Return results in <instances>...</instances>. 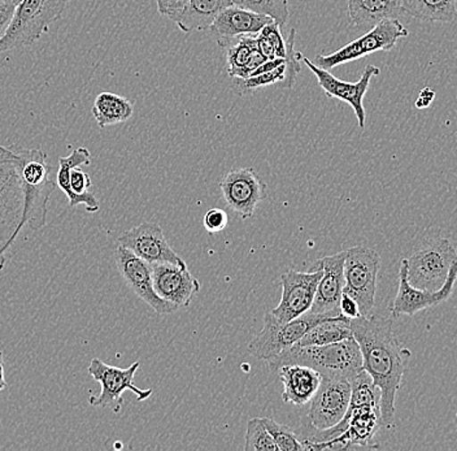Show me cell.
Masks as SVG:
<instances>
[{
    "mask_svg": "<svg viewBox=\"0 0 457 451\" xmlns=\"http://www.w3.org/2000/svg\"><path fill=\"white\" fill-rule=\"evenodd\" d=\"M393 321L381 316L351 319L353 338L362 354V367L381 392L382 427L390 428L395 419L396 394L402 385L411 351L394 332Z\"/></svg>",
    "mask_w": 457,
    "mask_h": 451,
    "instance_id": "1",
    "label": "cell"
},
{
    "mask_svg": "<svg viewBox=\"0 0 457 451\" xmlns=\"http://www.w3.org/2000/svg\"><path fill=\"white\" fill-rule=\"evenodd\" d=\"M284 364H303L321 373L322 378H341L353 381L364 371L362 354L353 337L321 347H296L268 361L273 372Z\"/></svg>",
    "mask_w": 457,
    "mask_h": 451,
    "instance_id": "2",
    "label": "cell"
},
{
    "mask_svg": "<svg viewBox=\"0 0 457 451\" xmlns=\"http://www.w3.org/2000/svg\"><path fill=\"white\" fill-rule=\"evenodd\" d=\"M8 147L14 154V162L24 187L25 227L37 232L47 222L48 202L55 190L47 155L37 148H25L19 145Z\"/></svg>",
    "mask_w": 457,
    "mask_h": 451,
    "instance_id": "3",
    "label": "cell"
},
{
    "mask_svg": "<svg viewBox=\"0 0 457 451\" xmlns=\"http://www.w3.org/2000/svg\"><path fill=\"white\" fill-rule=\"evenodd\" d=\"M68 3L70 0H22L14 10L7 33L0 39V53L37 44L62 17Z\"/></svg>",
    "mask_w": 457,
    "mask_h": 451,
    "instance_id": "4",
    "label": "cell"
},
{
    "mask_svg": "<svg viewBox=\"0 0 457 451\" xmlns=\"http://www.w3.org/2000/svg\"><path fill=\"white\" fill-rule=\"evenodd\" d=\"M25 227V191L14 158L0 161V271L5 254Z\"/></svg>",
    "mask_w": 457,
    "mask_h": 451,
    "instance_id": "5",
    "label": "cell"
},
{
    "mask_svg": "<svg viewBox=\"0 0 457 451\" xmlns=\"http://www.w3.org/2000/svg\"><path fill=\"white\" fill-rule=\"evenodd\" d=\"M343 316V315H338ZM330 313H314L308 311L304 315L288 322H279L271 315L264 316V327L248 345V351L262 361H270L285 350L298 344L311 328L328 319L338 318Z\"/></svg>",
    "mask_w": 457,
    "mask_h": 451,
    "instance_id": "6",
    "label": "cell"
},
{
    "mask_svg": "<svg viewBox=\"0 0 457 451\" xmlns=\"http://www.w3.org/2000/svg\"><path fill=\"white\" fill-rule=\"evenodd\" d=\"M408 36H410V30L398 19L385 20L371 28L364 36L343 46L336 53L328 54V55L320 54L314 58L313 63L322 70H333L338 65L355 62L357 59L365 58L378 51L393 50L400 38H407Z\"/></svg>",
    "mask_w": 457,
    "mask_h": 451,
    "instance_id": "7",
    "label": "cell"
},
{
    "mask_svg": "<svg viewBox=\"0 0 457 451\" xmlns=\"http://www.w3.org/2000/svg\"><path fill=\"white\" fill-rule=\"evenodd\" d=\"M381 258L371 248L356 246L345 250V290L360 307L361 316L373 315L376 306L377 277Z\"/></svg>",
    "mask_w": 457,
    "mask_h": 451,
    "instance_id": "8",
    "label": "cell"
},
{
    "mask_svg": "<svg viewBox=\"0 0 457 451\" xmlns=\"http://www.w3.org/2000/svg\"><path fill=\"white\" fill-rule=\"evenodd\" d=\"M457 262V251L453 242L439 238L428 242L407 259L408 281L417 289H441L451 267Z\"/></svg>",
    "mask_w": 457,
    "mask_h": 451,
    "instance_id": "9",
    "label": "cell"
},
{
    "mask_svg": "<svg viewBox=\"0 0 457 451\" xmlns=\"http://www.w3.org/2000/svg\"><path fill=\"white\" fill-rule=\"evenodd\" d=\"M139 362L128 368L114 367L104 363L98 358H94L88 365V375L102 385L99 396L91 397L88 404L94 407H113L114 413H119L122 406V393L133 392L138 401H145L153 396V389H139L134 385Z\"/></svg>",
    "mask_w": 457,
    "mask_h": 451,
    "instance_id": "10",
    "label": "cell"
},
{
    "mask_svg": "<svg viewBox=\"0 0 457 451\" xmlns=\"http://www.w3.org/2000/svg\"><path fill=\"white\" fill-rule=\"evenodd\" d=\"M322 273L324 270L319 264L311 272L288 271L284 273L281 276V301L271 310V315L279 322H288L307 313L312 307Z\"/></svg>",
    "mask_w": 457,
    "mask_h": 451,
    "instance_id": "11",
    "label": "cell"
},
{
    "mask_svg": "<svg viewBox=\"0 0 457 451\" xmlns=\"http://www.w3.org/2000/svg\"><path fill=\"white\" fill-rule=\"evenodd\" d=\"M114 261L125 284L155 313L167 315L179 310L176 305L165 301L156 293L151 264L138 258L136 254L121 245H119L114 251Z\"/></svg>",
    "mask_w": 457,
    "mask_h": 451,
    "instance_id": "12",
    "label": "cell"
},
{
    "mask_svg": "<svg viewBox=\"0 0 457 451\" xmlns=\"http://www.w3.org/2000/svg\"><path fill=\"white\" fill-rule=\"evenodd\" d=\"M91 163L87 148L79 147L71 151V155L60 158L56 182L68 196L71 207L85 205L86 213H98L100 205L96 194L90 191L91 177L81 167Z\"/></svg>",
    "mask_w": 457,
    "mask_h": 451,
    "instance_id": "13",
    "label": "cell"
},
{
    "mask_svg": "<svg viewBox=\"0 0 457 451\" xmlns=\"http://www.w3.org/2000/svg\"><path fill=\"white\" fill-rule=\"evenodd\" d=\"M298 56L300 62L304 63V64L310 68L311 72L316 77L320 88L325 91L328 98H336L338 99V101L347 103V104L351 105L353 113H355L360 129H364L365 122H367L364 96L365 94L368 93L371 79L378 76V68L374 67V65H368L364 72H362L361 77H360L359 81L347 82L337 79V77L333 76L328 71L317 67L312 60L305 58V56H303L302 53H298Z\"/></svg>",
    "mask_w": 457,
    "mask_h": 451,
    "instance_id": "14",
    "label": "cell"
},
{
    "mask_svg": "<svg viewBox=\"0 0 457 451\" xmlns=\"http://www.w3.org/2000/svg\"><path fill=\"white\" fill-rule=\"evenodd\" d=\"M219 187L228 207L243 220L253 218L257 205L267 196V184L253 168L230 171Z\"/></svg>",
    "mask_w": 457,
    "mask_h": 451,
    "instance_id": "15",
    "label": "cell"
},
{
    "mask_svg": "<svg viewBox=\"0 0 457 451\" xmlns=\"http://www.w3.org/2000/svg\"><path fill=\"white\" fill-rule=\"evenodd\" d=\"M408 264L407 259H403L400 263L399 270V289L394 299L393 306L390 307L391 315L394 318L400 316H414L420 311L436 306L442 302L447 301L453 294L457 280V262L453 263L448 273L447 280L441 289L436 291H427L417 289L408 281Z\"/></svg>",
    "mask_w": 457,
    "mask_h": 451,
    "instance_id": "16",
    "label": "cell"
},
{
    "mask_svg": "<svg viewBox=\"0 0 457 451\" xmlns=\"http://www.w3.org/2000/svg\"><path fill=\"white\" fill-rule=\"evenodd\" d=\"M351 381L341 378H322L311 399L307 416L317 430H328L345 418L351 402Z\"/></svg>",
    "mask_w": 457,
    "mask_h": 451,
    "instance_id": "17",
    "label": "cell"
},
{
    "mask_svg": "<svg viewBox=\"0 0 457 451\" xmlns=\"http://www.w3.org/2000/svg\"><path fill=\"white\" fill-rule=\"evenodd\" d=\"M117 242L148 264L173 263L186 265L184 259L171 248L157 222H142L138 227L122 233Z\"/></svg>",
    "mask_w": 457,
    "mask_h": 451,
    "instance_id": "18",
    "label": "cell"
},
{
    "mask_svg": "<svg viewBox=\"0 0 457 451\" xmlns=\"http://www.w3.org/2000/svg\"><path fill=\"white\" fill-rule=\"evenodd\" d=\"M151 270L156 293L179 308L190 306L202 288L198 279L191 275L187 265L155 263L151 264Z\"/></svg>",
    "mask_w": 457,
    "mask_h": 451,
    "instance_id": "19",
    "label": "cell"
},
{
    "mask_svg": "<svg viewBox=\"0 0 457 451\" xmlns=\"http://www.w3.org/2000/svg\"><path fill=\"white\" fill-rule=\"evenodd\" d=\"M345 251H341L316 262V264L321 265L324 273L317 287L311 313L342 315L339 305L345 290Z\"/></svg>",
    "mask_w": 457,
    "mask_h": 451,
    "instance_id": "20",
    "label": "cell"
},
{
    "mask_svg": "<svg viewBox=\"0 0 457 451\" xmlns=\"http://www.w3.org/2000/svg\"><path fill=\"white\" fill-rule=\"evenodd\" d=\"M295 29H291L287 41V56L285 62L278 67L267 73L256 74L247 79H234L233 90L239 96L255 93L262 88L271 85L282 84L285 88H291L295 85V79L300 72V60L295 51Z\"/></svg>",
    "mask_w": 457,
    "mask_h": 451,
    "instance_id": "21",
    "label": "cell"
},
{
    "mask_svg": "<svg viewBox=\"0 0 457 451\" xmlns=\"http://www.w3.org/2000/svg\"><path fill=\"white\" fill-rule=\"evenodd\" d=\"M270 21L273 19L270 16L231 4L217 16L210 30L216 41L241 36H256Z\"/></svg>",
    "mask_w": 457,
    "mask_h": 451,
    "instance_id": "22",
    "label": "cell"
},
{
    "mask_svg": "<svg viewBox=\"0 0 457 451\" xmlns=\"http://www.w3.org/2000/svg\"><path fill=\"white\" fill-rule=\"evenodd\" d=\"M276 373L284 384L282 398L295 406L311 402L322 380L321 373L303 364H284L277 368Z\"/></svg>",
    "mask_w": 457,
    "mask_h": 451,
    "instance_id": "23",
    "label": "cell"
},
{
    "mask_svg": "<svg viewBox=\"0 0 457 451\" xmlns=\"http://www.w3.org/2000/svg\"><path fill=\"white\" fill-rule=\"evenodd\" d=\"M217 44L227 51L228 73L231 79H247L267 58L257 50L255 36L220 39Z\"/></svg>",
    "mask_w": 457,
    "mask_h": 451,
    "instance_id": "24",
    "label": "cell"
},
{
    "mask_svg": "<svg viewBox=\"0 0 457 451\" xmlns=\"http://www.w3.org/2000/svg\"><path fill=\"white\" fill-rule=\"evenodd\" d=\"M231 4V0H188L173 21L186 34L208 30L217 16Z\"/></svg>",
    "mask_w": 457,
    "mask_h": 451,
    "instance_id": "25",
    "label": "cell"
},
{
    "mask_svg": "<svg viewBox=\"0 0 457 451\" xmlns=\"http://www.w3.org/2000/svg\"><path fill=\"white\" fill-rule=\"evenodd\" d=\"M347 11L351 24L373 28L385 20L398 19L402 0H347Z\"/></svg>",
    "mask_w": 457,
    "mask_h": 451,
    "instance_id": "26",
    "label": "cell"
},
{
    "mask_svg": "<svg viewBox=\"0 0 457 451\" xmlns=\"http://www.w3.org/2000/svg\"><path fill=\"white\" fill-rule=\"evenodd\" d=\"M133 113V103L113 93L99 94L93 104L94 119L98 122L100 129L122 124L131 119Z\"/></svg>",
    "mask_w": 457,
    "mask_h": 451,
    "instance_id": "27",
    "label": "cell"
},
{
    "mask_svg": "<svg viewBox=\"0 0 457 451\" xmlns=\"http://www.w3.org/2000/svg\"><path fill=\"white\" fill-rule=\"evenodd\" d=\"M403 13L424 22H453L457 0H402Z\"/></svg>",
    "mask_w": 457,
    "mask_h": 451,
    "instance_id": "28",
    "label": "cell"
},
{
    "mask_svg": "<svg viewBox=\"0 0 457 451\" xmlns=\"http://www.w3.org/2000/svg\"><path fill=\"white\" fill-rule=\"evenodd\" d=\"M350 337H353L350 319L338 316V318L328 319L314 325L295 345L296 347H321V345L343 341Z\"/></svg>",
    "mask_w": 457,
    "mask_h": 451,
    "instance_id": "29",
    "label": "cell"
},
{
    "mask_svg": "<svg viewBox=\"0 0 457 451\" xmlns=\"http://www.w3.org/2000/svg\"><path fill=\"white\" fill-rule=\"evenodd\" d=\"M257 50L267 58L286 59L287 56V44L281 33V25L278 22L270 21L265 25L259 34H256Z\"/></svg>",
    "mask_w": 457,
    "mask_h": 451,
    "instance_id": "30",
    "label": "cell"
},
{
    "mask_svg": "<svg viewBox=\"0 0 457 451\" xmlns=\"http://www.w3.org/2000/svg\"><path fill=\"white\" fill-rule=\"evenodd\" d=\"M234 5L270 16L281 27L287 24L290 17L288 0H231Z\"/></svg>",
    "mask_w": 457,
    "mask_h": 451,
    "instance_id": "31",
    "label": "cell"
},
{
    "mask_svg": "<svg viewBox=\"0 0 457 451\" xmlns=\"http://www.w3.org/2000/svg\"><path fill=\"white\" fill-rule=\"evenodd\" d=\"M245 451H278L273 437L268 432L262 419H251L245 432Z\"/></svg>",
    "mask_w": 457,
    "mask_h": 451,
    "instance_id": "32",
    "label": "cell"
},
{
    "mask_svg": "<svg viewBox=\"0 0 457 451\" xmlns=\"http://www.w3.org/2000/svg\"><path fill=\"white\" fill-rule=\"evenodd\" d=\"M262 421L264 422L268 432L273 437L278 451L304 450L299 442L298 437H296L295 432L291 428L279 424V422L273 421V419L262 418Z\"/></svg>",
    "mask_w": 457,
    "mask_h": 451,
    "instance_id": "33",
    "label": "cell"
},
{
    "mask_svg": "<svg viewBox=\"0 0 457 451\" xmlns=\"http://www.w3.org/2000/svg\"><path fill=\"white\" fill-rule=\"evenodd\" d=\"M228 213L221 208H212L205 213L203 224H204L205 230L211 234L222 232L228 227Z\"/></svg>",
    "mask_w": 457,
    "mask_h": 451,
    "instance_id": "34",
    "label": "cell"
},
{
    "mask_svg": "<svg viewBox=\"0 0 457 451\" xmlns=\"http://www.w3.org/2000/svg\"><path fill=\"white\" fill-rule=\"evenodd\" d=\"M187 2L188 0H156L157 13L162 16L170 17L173 21Z\"/></svg>",
    "mask_w": 457,
    "mask_h": 451,
    "instance_id": "35",
    "label": "cell"
},
{
    "mask_svg": "<svg viewBox=\"0 0 457 451\" xmlns=\"http://www.w3.org/2000/svg\"><path fill=\"white\" fill-rule=\"evenodd\" d=\"M339 308H341V313L343 316H345L347 319H355L361 316V313H360L359 305L353 296H348V294L343 293L341 298V305H339Z\"/></svg>",
    "mask_w": 457,
    "mask_h": 451,
    "instance_id": "36",
    "label": "cell"
},
{
    "mask_svg": "<svg viewBox=\"0 0 457 451\" xmlns=\"http://www.w3.org/2000/svg\"><path fill=\"white\" fill-rule=\"evenodd\" d=\"M16 7L10 4H0V39L5 36L11 21H12Z\"/></svg>",
    "mask_w": 457,
    "mask_h": 451,
    "instance_id": "37",
    "label": "cell"
},
{
    "mask_svg": "<svg viewBox=\"0 0 457 451\" xmlns=\"http://www.w3.org/2000/svg\"><path fill=\"white\" fill-rule=\"evenodd\" d=\"M434 99H436V91L431 90L430 88H424L420 91L419 99L416 101V107L419 110H424V108H428L434 102Z\"/></svg>",
    "mask_w": 457,
    "mask_h": 451,
    "instance_id": "38",
    "label": "cell"
},
{
    "mask_svg": "<svg viewBox=\"0 0 457 451\" xmlns=\"http://www.w3.org/2000/svg\"><path fill=\"white\" fill-rule=\"evenodd\" d=\"M14 158V154L8 146L0 145V161H7V159Z\"/></svg>",
    "mask_w": 457,
    "mask_h": 451,
    "instance_id": "39",
    "label": "cell"
},
{
    "mask_svg": "<svg viewBox=\"0 0 457 451\" xmlns=\"http://www.w3.org/2000/svg\"><path fill=\"white\" fill-rule=\"evenodd\" d=\"M7 388V382H5L4 379V370H0V392Z\"/></svg>",
    "mask_w": 457,
    "mask_h": 451,
    "instance_id": "40",
    "label": "cell"
},
{
    "mask_svg": "<svg viewBox=\"0 0 457 451\" xmlns=\"http://www.w3.org/2000/svg\"><path fill=\"white\" fill-rule=\"evenodd\" d=\"M21 2L22 0H0V4H10L17 7V5H19Z\"/></svg>",
    "mask_w": 457,
    "mask_h": 451,
    "instance_id": "41",
    "label": "cell"
},
{
    "mask_svg": "<svg viewBox=\"0 0 457 451\" xmlns=\"http://www.w3.org/2000/svg\"><path fill=\"white\" fill-rule=\"evenodd\" d=\"M0 370H4V356H3L2 351H0Z\"/></svg>",
    "mask_w": 457,
    "mask_h": 451,
    "instance_id": "42",
    "label": "cell"
}]
</instances>
